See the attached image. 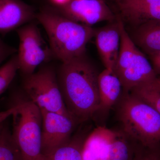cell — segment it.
<instances>
[{
	"mask_svg": "<svg viewBox=\"0 0 160 160\" xmlns=\"http://www.w3.org/2000/svg\"><path fill=\"white\" fill-rule=\"evenodd\" d=\"M15 109V106H11L6 110L0 112V123L6 121L8 118L12 116Z\"/></svg>",
	"mask_w": 160,
	"mask_h": 160,
	"instance_id": "cell-24",
	"label": "cell"
},
{
	"mask_svg": "<svg viewBox=\"0 0 160 160\" xmlns=\"http://www.w3.org/2000/svg\"><path fill=\"white\" fill-rule=\"evenodd\" d=\"M158 78L136 87L130 92L149 104L160 115V84Z\"/></svg>",
	"mask_w": 160,
	"mask_h": 160,
	"instance_id": "cell-18",
	"label": "cell"
},
{
	"mask_svg": "<svg viewBox=\"0 0 160 160\" xmlns=\"http://www.w3.org/2000/svg\"><path fill=\"white\" fill-rule=\"evenodd\" d=\"M6 121L0 123V133H1L3 129L6 125Z\"/></svg>",
	"mask_w": 160,
	"mask_h": 160,
	"instance_id": "cell-26",
	"label": "cell"
},
{
	"mask_svg": "<svg viewBox=\"0 0 160 160\" xmlns=\"http://www.w3.org/2000/svg\"><path fill=\"white\" fill-rule=\"evenodd\" d=\"M23 87L29 99L40 109L73 117L66 108L56 75L51 68L25 76Z\"/></svg>",
	"mask_w": 160,
	"mask_h": 160,
	"instance_id": "cell-6",
	"label": "cell"
},
{
	"mask_svg": "<svg viewBox=\"0 0 160 160\" xmlns=\"http://www.w3.org/2000/svg\"><path fill=\"white\" fill-rule=\"evenodd\" d=\"M114 130L99 126L87 136L82 150V160H102L103 151Z\"/></svg>",
	"mask_w": 160,
	"mask_h": 160,
	"instance_id": "cell-16",
	"label": "cell"
},
{
	"mask_svg": "<svg viewBox=\"0 0 160 160\" xmlns=\"http://www.w3.org/2000/svg\"><path fill=\"white\" fill-rule=\"evenodd\" d=\"M0 160H22L7 125L0 133Z\"/></svg>",
	"mask_w": 160,
	"mask_h": 160,
	"instance_id": "cell-19",
	"label": "cell"
},
{
	"mask_svg": "<svg viewBox=\"0 0 160 160\" xmlns=\"http://www.w3.org/2000/svg\"><path fill=\"white\" fill-rule=\"evenodd\" d=\"M94 37L98 52L105 69L113 70L118 57L120 31L117 20L96 30Z\"/></svg>",
	"mask_w": 160,
	"mask_h": 160,
	"instance_id": "cell-11",
	"label": "cell"
},
{
	"mask_svg": "<svg viewBox=\"0 0 160 160\" xmlns=\"http://www.w3.org/2000/svg\"><path fill=\"white\" fill-rule=\"evenodd\" d=\"M98 86L100 102L98 112H107L122 97V85L113 70L105 69L99 74Z\"/></svg>",
	"mask_w": 160,
	"mask_h": 160,
	"instance_id": "cell-13",
	"label": "cell"
},
{
	"mask_svg": "<svg viewBox=\"0 0 160 160\" xmlns=\"http://www.w3.org/2000/svg\"><path fill=\"white\" fill-rule=\"evenodd\" d=\"M99 74L85 55L63 62L60 67L58 80L64 103L79 123L98 111Z\"/></svg>",
	"mask_w": 160,
	"mask_h": 160,
	"instance_id": "cell-1",
	"label": "cell"
},
{
	"mask_svg": "<svg viewBox=\"0 0 160 160\" xmlns=\"http://www.w3.org/2000/svg\"><path fill=\"white\" fill-rule=\"evenodd\" d=\"M59 10L63 16L87 26L117 20L116 15L103 0H71L59 6Z\"/></svg>",
	"mask_w": 160,
	"mask_h": 160,
	"instance_id": "cell-9",
	"label": "cell"
},
{
	"mask_svg": "<svg viewBox=\"0 0 160 160\" xmlns=\"http://www.w3.org/2000/svg\"><path fill=\"white\" fill-rule=\"evenodd\" d=\"M52 1L58 6H61L69 2L71 0H52Z\"/></svg>",
	"mask_w": 160,
	"mask_h": 160,
	"instance_id": "cell-25",
	"label": "cell"
},
{
	"mask_svg": "<svg viewBox=\"0 0 160 160\" xmlns=\"http://www.w3.org/2000/svg\"><path fill=\"white\" fill-rule=\"evenodd\" d=\"M40 110L42 117V151L45 155L68 142L79 123L72 116Z\"/></svg>",
	"mask_w": 160,
	"mask_h": 160,
	"instance_id": "cell-8",
	"label": "cell"
},
{
	"mask_svg": "<svg viewBox=\"0 0 160 160\" xmlns=\"http://www.w3.org/2000/svg\"><path fill=\"white\" fill-rule=\"evenodd\" d=\"M16 51L15 49L4 42L0 38V64Z\"/></svg>",
	"mask_w": 160,
	"mask_h": 160,
	"instance_id": "cell-22",
	"label": "cell"
},
{
	"mask_svg": "<svg viewBox=\"0 0 160 160\" xmlns=\"http://www.w3.org/2000/svg\"><path fill=\"white\" fill-rule=\"evenodd\" d=\"M158 79L159 83V84H160V77H158Z\"/></svg>",
	"mask_w": 160,
	"mask_h": 160,
	"instance_id": "cell-27",
	"label": "cell"
},
{
	"mask_svg": "<svg viewBox=\"0 0 160 160\" xmlns=\"http://www.w3.org/2000/svg\"><path fill=\"white\" fill-rule=\"evenodd\" d=\"M152 68L158 77H160V51L149 55Z\"/></svg>",
	"mask_w": 160,
	"mask_h": 160,
	"instance_id": "cell-23",
	"label": "cell"
},
{
	"mask_svg": "<svg viewBox=\"0 0 160 160\" xmlns=\"http://www.w3.org/2000/svg\"><path fill=\"white\" fill-rule=\"evenodd\" d=\"M19 46L17 54L19 70L25 76L34 72L42 63L53 55L34 24L23 26L17 30Z\"/></svg>",
	"mask_w": 160,
	"mask_h": 160,
	"instance_id": "cell-7",
	"label": "cell"
},
{
	"mask_svg": "<svg viewBox=\"0 0 160 160\" xmlns=\"http://www.w3.org/2000/svg\"><path fill=\"white\" fill-rule=\"evenodd\" d=\"M118 17L131 28L160 21V0H115Z\"/></svg>",
	"mask_w": 160,
	"mask_h": 160,
	"instance_id": "cell-10",
	"label": "cell"
},
{
	"mask_svg": "<svg viewBox=\"0 0 160 160\" xmlns=\"http://www.w3.org/2000/svg\"><path fill=\"white\" fill-rule=\"evenodd\" d=\"M139 144L122 129L114 130L104 149L102 160H132Z\"/></svg>",
	"mask_w": 160,
	"mask_h": 160,
	"instance_id": "cell-14",
	"label": "cell"
},
{
	"mask_svg": "<svg viewBox=\"0 0 160 160\" xmlns=\"http://www.w3.org/2000/svg\"><path fill=\"white\" fill-rule=\"evenodd\" d=\"M132 160H160V145L147 147L139 144Z\"/></svg>",
	"mask_w": 160,
	"mask_h": 160,
	"instance_id": "cell-21",
	"label": "cell"
},
{
	"mask_svg": "<svg viewBox=\"0 0 160 160\" xmlns=\"http://www.w3.org/2000/svg\"><path fill=\"white\" fill-rule=\"evenodd\" d=\"M46 32L53 55L62 63L85 55L95 29L49 10L36 16Z\"/></svg>",
	"mask_w": 160,
	"mask_h": 160,
	"instance_id": "cell-2",
	"label": "cell"
},
{
	"mask_svg": "<svg viewBox=\"0 0 160 160\" xmlns=\"http://www.w3.org/2000/svg\"><path fill=\"white\" fill-rule=\"evenodd\" d=\"M36 17L31 6L21 0H0V34H6Z\"/></svg>",
	"mask_w": 160,
	"mask_h": 160,
	"instance_id": "cell-12",
	"label": "cell"
},
{
	"mask_svg": "<svg viewBox=\"0 0 160 160\" xmlns=\"http://www.w3.org/2000/svg\"><path fill=\"white\" fill-rule=\"evenodd\" d=\"M120 31L118 57L113 71L122 85L123 91L130 92L158 76L150 62L130 38L125 25L117 16Z\"/></svg>",
	"mask_w": 160,
	"mask_h": 160,
	"instance_id": "cell-5",
	"label": "cell"
},
{
	"mask_svg": "<svg viewBox=\"0 0 160 160\" xmlns=\"http://www.w3.org/2000/svg\"><path fill=\"white\" fill-rule=\"evenodd\" d=\"M11 106L15 111L13 119L12 137L22 160H46L42 151V117L41 110L29 100L17 98Z\"/></svg>",
	"mask_w": 160,
	"mask_h": 160,
	"instance_id": "cell-4",
	"label": "cell"
},
{
	"mask_svg": "<svg viewBox=\"0 0 160 160\" xmlns=\"http://www.w3.org/2000/svg\"><path fill=\"white\" fill-rule=\"evenodd\" d=\"M118 105L121 129L142 146L160 145V115L150 105L130 92L123 91Z\"/></svg>",
	"mask_w": 160,
	"mask_h": 160,
	"instance_id": "cell-3",
	"label": "cell"
},
{
	"mask_svg": "<svg viewBox=\"0 0 160 160\" xmlns=\"http://www.w3.org/2000/svg\"><path fill=\"white\" fill-rule=\"evenodd\" d=\"M131 32L129 35L135 45L148 55L160 51V21L145 23Z\"/></svg>",
	"mask_w": 160,
	"mask_h": 160,
	"instance_id": "cell-15",
	"label": "cell"
},
{
	"mask_svg": "<svg viewBox=\"0 0 160 160\" xmlns=\"http://www.w3.org/2000/svg\"><path fill=\"white\" fill-rule=\"evenodd\" d=\"M18 70L17 54L12 56L7 62L0 67V95L9 87Z\"/></svg>",
	"mask_w": 160,
	"mask_h": 160,
	"instance_id": "cell-20",
	"label": "cell"
},
{
	"mask_svg": "<svg viewBox=\"0 0 160 160\" xmlns=\"http://www.w3.org/2000/svg\"><path fill=\"white\" fill-rule=\"evenodd\" d=\"M87 135L81 131L63 146L45 155L46 160H82L83 145Z\"/></svg>",
	"mask_w": 160,
	"mask_h": 160,
	"instance_id": "cell-17",
	"label": "cell"
}]
</instances>
